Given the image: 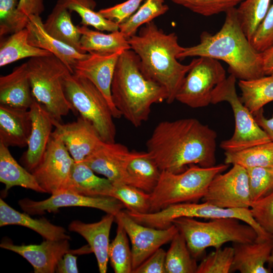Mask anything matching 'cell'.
I'll return each instance as SVG.
<instances>
[{"label": "cell", "instance_id": "f35d334b", "mask_svg": "<svg viewBox=\"0 0 273 273\" xmlns=\"http://www.w3.org/2000/svg\"><path fill=\"white\" fill-rule=\"evenodd\" d=\"M271 0H244L237 8L241 27L250 40L264 18Z\"/></svg>", "mask_w": 273, "mask_h": 273}, {"label": "cell", "instance_id": "f1b7e54d", "mask_svg": "<svg viewBox=\"0 0 273 273\" xmlns=\"http://www.w3.org/2000/svg\"><path fill=\"white\" fill-rule=\"evenodd\" d=\"M8 148L0 143V181L5 185V192L13 187L20 186L37 192L46 193L32 172L17 162Z\"/></svg>", "mask_w": 273, "mask_h": 273}, {"label": "cell", "instance_id": "4fadbf2b", "mask_svg": "<svg viewBox=\"0 0 273 273\" xmlns=\"http://www.w3.org/2000/svg\"><path fill=\"white\" fill-rule=\"evenodd\" d=\"M202 201L223 208H250L251 205L246 169L238 165L210 182Z\"/></svg>", "mask_w": 273, "mask_h": 273}, {"label": "cell", "instance_id": "d6a6232c", "mask_svg": "<svg viewBox=\"0 0 273 273\" xmlns=\"http://www.w3.org/2000/svg\"><path fill=\"white\" fill-rule=\"evenodd\" d=\"M131 177L139 185L140 189L150 193L157 185L161 171L147 152L134 151L127 166Z\"/></svg>", "mask_w": 273, "mask_h": 273}, {"label": "cell", "instance_id": "9c48e42d", "mask_svg": "<svg viewBox=\"0 0 273 273\" xmlns=\"http://www.w3.org/2000/svg\"><path fill=\"white\" fill-rule=\"evenodd\" d=\"M236 79L230 74L215 87L211 96V104L226 102L233 111L235 122L234 133L231 138L222 141L220 144L225 151H236L271 141L238 97Z\"/></svg>", "mask_w": 273, "mask_h": 273}, {"label": "cell", "instance_id": "f546056e", "mask_svg": "<svg viewBox=\"0 0 273 273\" xmlns=\"http://www.w3.org/2000/svg\"><path fill=\"white\" fill-rule=\"evenodd\" d=\"M113 189L110 180L97 176L83 161L74 162L70 192L90 197H111Z\"/></svg>", "mask_w": 273, "mask_h": 273}, {"label": "cell", "instance_id": "30bf717a", "mask_svg": "<svg viewBox=\"0 0 273 273\" xmlns=\"http://www.w3.org/2000/svg\"><path fill=\"white\" fill-rule=\"evenodd\" d=\"M181 217L210 219L234 217L253 227L258 235L257 241L273 236L264 231L256 222L249 208H223L205 202L171 205L158 211L142 213L139 216V220L146 226L163 229L170 226L174 219Z\"/></svg>", "mask_w": 273, "mask_h": 273}, {"label": "cell", "instance_id": "4dcf8cb0", "mask_svg": "<svg viewBox=\"0 0 273 273\" xmlns=\"http://www.w3.org/2000/svg\"><path fill=\"white\" fill-rule=\"evenodd\" d=\"M27 28L12 34L1 43L0 66L4 67L16 61L26 58L49 56L48 51L34 47L28 41Z\"/></svg>", "mask_w": 273, "mask_h": 273}, {"label": "cell", "instance_id": "5b68a950", "mask_svg": "<svg viewBox=\"0 0 273 273\" xmlns=\"http://www.w3.org/2000/svg\"><path fill=\"white\" fill-rule=\"evenodd\" d=\"M229 165L224 163L203 167L191 164L180 173L161 171L157 185L150 193L149 212L175 204L198 202L205 196L212 179L226 170Z\"/></svg>", "mask_w": 273, "mask_h": 273}, {"label": "cell", "instance_id": "f6af8a7d", "mask_svg": "<svg viewBox=\"0 0 273 273\" xmlns=\"http://www.w3.org/2000/svg\"><path fill=\"white\" fill-rule=\"evenodd\" d=\"M250 211L256 222L266 232L273 235V191L252 203Z\"/></svg>", "mask_w": 273, "mask_h": 273}, {"label": "cell", "instance_id": "603a6c76", "mask_svg": "<svg viewBox=\"0 0 273 273\" xmlns=\"http://www.w3.org/2000/svg\"><path fill=\"white\" fill-rule=\"evenodd\" d=\"M31 128L29 110L0 104V143L8 147H24Z\"/></svg>", "mask_w": 273, "mask_h": 273}, {"label": "cell", "instance_id": "816d5d0a", "mask_svg": "<svg viewBox=\"0 0 273 273\" xmlns=\"http://www.w3.org/2000/svg\"><path fill=\"white\" fill-rule=\"evenodd\" d=\"M258 124L265 131L271 141H273V115L267 118L263 114V109H261L253 114Z\"/></svg>", "mask_w": 273, "mask_h": 273}, {"label": "cell", "instance_id": "2e32d148", "mask_svg": "<svg viewBox=\"0 0 273 273\" xmlns=\"http://www.w3.org/2000/svg\"><path fill=\"white\" fill-rule=\"evenodd\" d=\"M18 204L25 213L30 215L43 214L45 211L55 212L61 207H86L115 216L125 207L122 202L113 197H90L70 192L52 195L39 201L24 198L19 200Z\"/></svg>", "mask_w": 273, "mask_h": 273}, {"label": "cell", "instance_id": "8d00e7d4", "mask_svg": "<svg viewBox=\"0 0 273 273\" xmlns=\"http://www.w3.org/2000/svg\"><path fill=\"white\" fill-rule=\"evenodd\" d=\"M169 10L164 0H146L135 13L119 25V30L127 39L136 34L138 28Z\"/></svg>", "mask_w": 273, "mask_h": 273}, {"label": "cell", "instance_id": "60d3db41", "mask_svg": "<svg viewBox=\"0 0 273 273\" xmlns=\"http://www.w3.org/2000/svg\"><path fill=\"white\" fill-rule=\"evenodd\" d=\"M18 0H0V36L26 28L29 18L18 10Z\"/></svg>", "mask_w": 273, "mask_h": 273}, {"label": "cell", "instance_id": "7c38bea8", "mask_svg": "<svg viewBox=\"0 0 273 273\" xmlns=\"http://www.w3.org/2000/svg\"><path fill=\"white\" fill-rule=\"evenodd\" d=\"M74 162L61 141L51 135L41 161L31 172L46 193L69 192Z\"/></svg>", "mask_w": 273, "mask_h": 273}, {"label": "cell", "instance_id": "3957f363", "mask_svg": "<svg viewBox=\"0 0 273 273\" xmlns=\"http://www.w3.org/2000/svg\"><path fill=\"white\" fill-rule=\"evenodd\" d=\"M131 49L139 56L141 70L148 79L166 90L170 104L191 67L184 65L177 57L183 50L174 32L165 33L153 21L141 28L138 34L128 38Z\"/></svg>", "mask_w": 273, "mask_h": 273}, {"label": "cell", "instance_id": "ac0fdd59", "mask_svg": "<svg viewBox=\"0 0 273 273\" xmlns=\"http://www.w3.org/2000/svg\"><path fill=\"white\" fill-rule=\"evenodd\" d=\"M123 52L107 54L89 53L88 57L78 60L73 68V73L86 78L101 91L115 118L122 115L112 101L111 87L118 59Z\"/></svg>", "mask_w": 273, "mask_h": 273}, {"label": "cell", "instance_id": "d590c367", "mask_svg": "<svg viewBox=\"0 0 273 273\" xmlns=\"http://www.w3.org/2000/svg\"><path fill=\"white\" fill-rule=\"evenodd\" d=\"M70 12L77 13L81 18V24L90 26L100 31L113 32L119 30V25L104 18L95 9L97 6L95 0H58L57 3Z\"/></svg>", "mask_w": 273, "mask_h": 273}, {"label": "cell", "instance_id": "cb8c5ba5", "mask_svg": "<svg viewBox=\"0 0 273 273\" xmlns=\"http://www.w3.org/2000/svg\"><path fill=\"white\" fill-rule=\"evenodd\" d=\"M234 255L231 272L269 273L265 266L273 248V236L252 243H234Z\"/></svg>", "mask_w": 273, "mask_h": 273}, {"label": "cell", "instance_id": "db71d44e", "mask_svg": "<svg viewBox=\"0 0 273 273\" xmlns=\"http://www.w3.org/2000/svg\"><path fill=\"white\" fill-rule=\"evenodd\" d=\"M268 262L270 263H273V248H272V249L271 250L270 255V256L269 257Z\"/></svg>", "mask_w": 273, "mask_h": 273}, {"label": "cell", "instance_id": "f907efd6", "mask_svg": "<svg viewBox=\"0 0 273 273\" xmlns=\"http://www.w3.org/2000/svg\"><path fill=\"white\" fill-rule=\"evenodd\" d=\"M77 256L71 253L70 251L64 255L58 262L56 272L58 273H78Z\"/></svg>", "mask_w": 273, "mask_h": 273}, {"label": "cell", "instance_id": "7402d4cb", "mask_svg": "<svg viewBox=\"0 0 273 273\" xmlns=\"http://www.w3.org/2000/svg\"><path fill=\"white\" fill-rule=\"evenodd\" d=\"M26 28L29 32V43L52 53L64 63L72 73L76 62L89 56V53H81L49 34L40 16H30Z\"/></svg>", "mask_w": 273, "mask_h": 273}, {"label": "cell", "instance_id": "681fc988", "mask_svg": "<svg viewBox=\"0 0 273 273\" xmlns=\"http://www.w3.org/2000/svg\"><path fill=\"white\" fill-rule=\"evenodd\" d=\"M18 10L29 18L31 16H40L43 12V0H19Z\"/></svg>", "mask_w": 273, "mask_h": 273}, {"label": "cell", "instance_id": "1f68e13d", "mask_svg": "<svg viewBox=\"0 0 273 273\" xmlns=\"http://www.w3.org/2000/svg\"><path fill=\"white\" fill-rule=\"evenodd\" d=\"M242 102L253 114L273 101V75L251 80H239Z\"/></svg>", "mask_w": 273, "mask_h": 273}, {"label": "cell", "instance_id": "e0dca14e", "mask_svg": "<svg viewBox=\"0 0 273 273\" xmlns=\"http://www.w3.org/2000/svg\"><path fill=\"white\" fill-rule=\"evenodd\" d=\"M53 124L56 128L52 136L61 141L75 162L83 161L104 142L91 123L81 116L65 124L53 119Z\"/></svg>", "mask_w": 273, "mask_h": 273}, {"label": "cell", "instance_id": "44dd1931", "mask_svg": "<svg viewBox=\"0 0 273 273\" xmlns=\"http://www.w3.org/2000/svg\"><path fill=\"white\" fill-rule=\"evenodd\" d=\"M115 216L107 213L96 222L86 223L80 220L72 221L68 226L70 231L78 233L88 242L96 257L99 270L106 273L109 260V235Z\"/></svg>", "mask_w": 273, "mask_h": 273}, {"label": "cell", "instance_id": "ee69618b", "mask_svg": "<svg viewBox=\"0 0 273 273\" xmlns=\"http://www.w3.org/2000/svg\"><path fill=\"white\" fill-rule=\"evenodd\" d=\"M234 255L233 246L215 249L198 265L196 273L231 272Z\"/></svg>", "mask_w": 273, "mask_h": 273}, {"label": "cell", "instance_id": "83f0119b", "mask_svg": "<svg viewBox=\"0 0 273 273\" xmlns=\"http://www.w3.org/2000/svg\"><path fill=\"white\" fill-rule=\"evenodd\" d=\"M46 32L58 40L85 54L80 45L81 33L71 19L70 11L57 3L43 23Z\"/></svg>", "mask_w": 273, "mask_h": 273}, {"label": "cell", "instance_id": "4316f807", "mask_svg": "<svg viewBox=\"0 0 273 273\" xmlns=\"http://www.w3.org/2000/svg\"><path fill=\"white\" fill-rule=\"evenodd\" d=\"M78 28L81 48L85 53L113 54L131 49L128 39L119 30L105 34L84 25Z\"/></svg>", "mask_w": 273, "mask_h": 273}, {"label": "cell", "instance_id": "74e56055", "mask_svg": "<svg viewBox=\"0 0 273 273\" xmlns=\"http://www.w3.org/2000/svg\"><path fill=\"white\" fill-rule=\"evenodd\" d=\"M117 223L116 236L109 245V260L115 273H132V252L128 236L122 225Z\"/></svg>", "mask_w": 273, "mask_h": 273}, {"label": "cell", "instance_id": "d4e9b609", "mask_svg": "<svg viewBox=\"0 0 273 273\" xmlns=\"http://www.w3.org/2000/svg\"><path fill=\"white\" fill-rule=\"evenodd\" d=\"M34 100L26 62L0 77V104L29 110Z\"/></svg>", "mask_w": 273, "mask_h": 273}, {"label": "cell", "instance_id": "8992f818", "mask_svg": "<svg viewBox=\"0 0 273 273\" xmlns=\"http://www.w3.org/2000/svg\"><path fill=\"white\" fill-rule=\"evenodd\" d=\"M234 217L211 219L208 222L193 217L174 219V224L184 236L192 255L200 257L209 247L219 248L228 242L246 243L256 241L258 235L249 224Z\"/></svg>", "mask_w": 273, "mask_h": 273}, {"label": "cell", "instance_id": "e575fe53", "mask_svg": "<svg viewBox=\"0 0 273 273\" xmlns=\"http://www.w3.org/2000/svg\"><path fill=\"white\" fill-rule=\"evenodd\" d=\"M197 267L196 259L192 255L184 236L178 231L166 252V273H196Z\"/></svg>", "mask_w": 273, "mask_h": 273}, {"label": "cell", "instance_id": "7dc6e473", "mask_svg": "<svg viewBox=\"0 0 273 273\" xmlns=\"http://www.w3.org/2000/svg\"><path fill=\"white\" fill-rule=\"evenodd\" d=\"M144 1L127 0L114 6L101 9L98 12L104 18L119 25L132 16Z\"/></svg>", "mask_w": 273, "mask_h": 273}, {"label": "cell", "instance_id": "f5cc1de1", "mask_svg": "<svg viewBox=\"0 0 273 273\" xmlns=\"http://www.w3.org/2000/svg\"><path fill=\"white\" fill-rule=\"evenodd\" d=\"M265 75H273V46L261 53Z\"/></svg>", "mask_w": 273, "mask_h": 273}, {"label": "cell", "instance_id": "bcb514c9", "mask_svg": "<svg viewBox=\"0 0 273 273\" xmlns=\"http://www.w3.org/2000/svg\"><path fill=\"white\" fill-rule=\"evenodd\" d=\"M254 49L262 53L273 46V4L250 40Z\"/></svg>", "mask_w": 273, "mask_h": 273}, {"label": "cell", "instance_id": "7a4b0ae2", "mask_svg": "<svg viewBox=\"0 0 273 273\" xmlns=\"http://www.w3.org/2000/svg\"><path fill=\"white\" fill-rule=\"evenodd\" d=\"M224 23L214 34L203 31L200 42L184 47L177 59L206 57L221 60L230 74L239 80H251L265 76L261 53L257 51L243 31L238 18L237 8L225 13Z\"/></svg>", "mask_w": 273, "mask_h": 273}, {"label": "cell", "instance_id": "ba28073f", "mask_svg": "<svg viewBox=\"0 0 273 273\" xmlns=\"http://www.w3.org/2000/svg\"><path fill=\"white\" fill-rule=\"evenodd\" d=\"M63 85L66 98L76 112L91 123L103 141L115 142L114 117L101 91L86 78L71 72L65 76Z\"/></svg>", "mask_w": 273, "mask_h": 273}, {"label": "cell", "instance_id": "ab89813d", "mask_svg": "<svg viewBox=\"0 0 273 273\" xmlns=\"http://www.w3.org/2000/svg\"><path fill=\"white\" fill-rule=\"evenodd\" d=\"M111 196L119 200L130 211L141 213L150 211V193L134 186L126 184L113 185Z\"/></svg>", "mask_w": 273, "mask_h": 273}, {"label": "cell", "instance_id": "484cf974", "mask_svg": "<svg viewBox=\"0 0 273 273\" xmlns=\"http://www.w3.org/2000/svg\"><path fill=\"white\" fill-rule=\"evenodd\" d=\"M19 225L36 232L46 240H70L66 230L54 225L44 217L39 219L31 217L27 213H21L13 209L2 198L0 199V226Z\"/></svg>", "mask_w": 273, "mask_h": 273}, {"label": "cell", "instance_id": "d6986e66", "mask_svg": "<svg viewBox=\"0 0 273 273\" xmlns=\"http://www.w3.org/2000/svg\"><path fill=\"white\" fill-rule=\"evenodd\" d=\"M69 240H46L40 244L16 245L2 242V248L14 252L26 259L32 266L35 273H54L58 262L70 252Z\"/></svg>", "mask_w": 273, "mask_h": 273}, {"label": "cell", "instance_id": "b9f144b4", "mask_svg": "<svg viewBox=\"0 0 273 273\" xmlns=\"http://www.w3.org/2000/svg\"><path fill=\"white\" fill-rule=\"evenodd\" d=\"M246 169L252 203L273 191V167H256Z\"/></svg>", "mask_w": 273, "mask_h": 273}, {"label": "cell", "instance_id": "52a82bcc", "mask_svg": "<svg viewBox=\"0 0 273 273\" xmlns=\"http://www.w3.org/2000/svg\"><path fill=\"white\" fill-rule=\"evenodd\" d=\"M26 63L33 96L53 119L61 122L70 111L76 114L64 89V78L71 72L67 66L53 54L31 58Z\"/></svg>", "mask_w": 273, "mask_h": 273}, {"label": "cell", "instance_id": "9a60e30c", "mask_svg": "<svg viewBox=\"0 0 273 273\" xmlns=\"http://www.w3.org/2000/svg\"><path fill=\"white\" fill-rule=\"evenodd\" d=\"M134 154V151H130L121 144L103 142L83 161L95 172L104 175L113 185L126 184L140 189L127 171L128 164Z\"/></svg>", "mask_w": 273, "mask_h": 273}, {"label": "cell", "instance_id": "7bdbcfd3", "mask_svg": "<svg viewBox=\"0 0 273 273\" xmlns=\"http://www.w3.org/2000/svg\"><path fill=\"white\" fill-rule=\"evenodd\" d=\"M197 14L208 17L235 8L244 0H170Z\"/></svg>", "mask_w": 273, "mask_h": 273}, {"label": "cell", "instance_id": "277c9868", "mask_svg": "<svg viewBox=\"0 0 273 273\" xmlns=\"http://www.w3.org/2000/svg\"><path fill=\"white\" fill-rule=\"evenodd\" d=\"M111 92L116 108L135 127L148 120L153 104L167 98L162 86L143 74L140 58L131 49L124 51L119 57Z\"/></svg>", "mask_w": 273, "mask_h": 273}, {"label": "cell", "instance_id": "ffe728a7", "mask_svg": "<svg viewBox=\"0 0 273 273\" xmlns=\"http://www.w3.org/2000/svg\"><path fill=\"white\" fill-rule=\"evenodd\" d=\"M29 110L32 128L23 161L26 169L31 172L42 159L51 138L54 124L53 118L44 106L35 100Z\"/></svg>", "mask_w": 273, "mask_h": 273}, {"label": "cell", "instance_id": "5bb4252c", "mask_svg": "<svg viewBox=\"0 0 273 273\" xmlns=\"http://www.w3.org/2000/svg\"><path fill=\"white\" fill-rule=\"evenodd\" d=\"M115 221L122 225L130 241L133 270L162 246L171 241L178 232L174 224L163 229L143 225L123 210L115 216Z\"/></svg>", "mask_w": 273, "mask_h": 273}, {"label": "cell", "instance_id": "8fae6325", "mask_svg": "<svg viewBox=\"0 0 273 273\" xmlns=\"http://www.w3.org/2000/svg\"><path fill=\"white\" fill-rule=\"evenodd\" d=\"M191 64L175 100L192 108L206 107L213 89L226 78L225 70L217 60L209 57L193 59Z\"/></svg>", "mask_w": 273, "mask_h": 273}, {"label": "cell", "instance_id": "836d02e7", "mask_svg": "<svg viewBox=\"0 0 273 273\" xmlns=\"http://www.w3.org/2000/svg\"><path fill=\"white\" fill-rule=\"evenodd\" d=\"M226 164L240 165L245 169L273 167V141L236 151H225Z\"/></svg>", "mask_w": 273, "mask_h": 273}, {"label": "cell", "instance_id": "c3c4849f", "mask_svg": "<svg viewBox=\"0 0 273 273\" xmlns=\"http://www.w3.org/2000/svg\"><path fill=\"white\" fill-rule=\"evenodd\" d=\"M166 252L160 248L133 270L132 273H166Z\"/></svg>", "mask_w": 273, "mask_h": 273}, {"label": "cell", "instance_id": "6da1fadb", "mask_svg": "<svg viewBox=\"0 0 273 273\" xmlns=\"http://www.w3.org/2000/svg\"><path fill=\"white\" fill-rule=\"evenodd\" d=\"M216 132L195 118L160 122L146 142L147 152L161 171H184L191 164H216Z\"/></svg>", "mask_w": 273, "mask_h": 273}]
</instances>
